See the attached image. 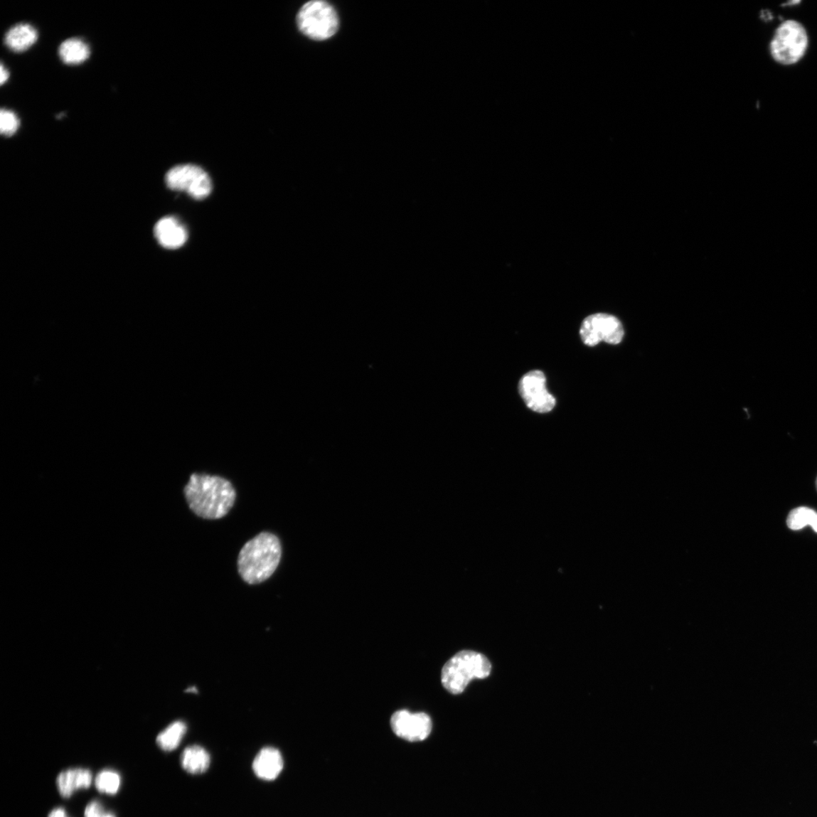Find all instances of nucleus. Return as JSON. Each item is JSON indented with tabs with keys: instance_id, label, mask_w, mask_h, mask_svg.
Here are the masks:
<instances>
[{
	"instance_id": "obj_20",
	"label": "nucleus",
	"mask_w": 817,
	"mask_h": 817,
	"mask_svg": "<svg viewBox=\"0 0 817 817\" xmlns=\"http://www.w3.org/2000/svg\"><path fill=\"white\" fill-rule=\"evenodd\" d=\"M85 817H116L115 815L106 811L102 803L98 801L90 802L85 812Z\"/></svg>"
},
{
	"instance_id": "obj_17",
	"label": "nucleus",
	"mask_w": 817,
	"mask_h": 817,
	"mask_svg": "<svg viewBox=\"0 0 817 817\" xmlns=\"http://www.w3.org/2000/svg\"><path fill=\"white\" fill-rule=\"evenodd\" d=\"M808 525L817 533V513L813 509L799 507L790 512L787 518V525L790 529L798 530Z\"/></svg>"
},
{
	"instance_id": "obj_25",
	"label": "nucleus",
	"mask_w": 817,
	"mask_h": 817,
	"mask_svg": "<svg viewBox=\"0 0 817 817\" xmlns=\"http://www.w3.org/2000/svg\"><path fill=\"white\" fill-rule=\"evenodd\" d=\"M816 489H817V479H816Z\"/></svg>"
},
{
	"instance_id": "obj_4",
	"label": "nucleus",
	"mask_w": 817,
	"mask_h": 817,
	"mask_svg": "<svg viewBox=\"0 0 817 817\" xmlns=\"http://www.w3.org/2000/svg\"><path fill=\"white\" fill-rule=\"evenodd\" d=\"M299 30L309 38L326 41L337 33L338 17L335 9L321 0L305 4L297 16Z\"/></svg>"
},
{
	"instance_id": "obj_11",
	"label": "nucleus",
	"mask_w": 817,
	"mask_h": 817,
	"mask_svg": "<svg viewBox=\"0 0 817 817\" xmlns=\"http://www.w3.org/2000/svg\"><path fill=\"white\" fill-rule=\"evenodd\" d=\"M92 781V775L90 769L75 768L67 769L59 774L56 779V784L60 795L65 799H68L77 790L89 789Z\"/></svg>"
},
{
	"instance_id": "obj_24",
	"label": "nucleus",
	"mask_w": 817,
	"mask_h": 817,
	"mask_svg": "<svg viewBox=\"0 0 817 817\" xmlns=\"http://www.w3.org/2000/svg\"><path fill=\"white\" fill-rule=\"evenodd\" d=\"M186 692L193 693H198L197 689L196 688H194V686H193V688L187 689Z\"/></svg>"
},
{
	"instance_id": "obj_13",
	"label": "nucleus",
	"mask_w": 817,
	"mask_h": 817,
	"mask_svg": "<svg viewBox=\"0 0 817 817\" xmlns=\"http://www.w3.org/2000/svg\"><path fill=\"white\" fill-rule=\"evenodd\" d=\"M38 38V31L28 23H18L6 34L5 43L11 50L16 53L30 48Z\"/></svg>"
},
{
	"instance_id": "obj_22",
	"label": "nucleus",
	"mask_w": 817,
	"mask_h": 817,
	"mask_svg": "<svg viewBox=\"0 0 817 817\" xmlns=\"http://www.w3.org/2000/svg\"><path fill=\"white\" fill-rule=\"evenodd\" d=\"M0 73H1V74H0V75H0V82H1V85H4V82H6L7 81V80L9 79V74L7 69L5 68L4 65H1V70H0Z\"/></svg>"
},
{
	"instance_id": "obj_15",
	"label": "nucleus",
	"mask_w": 817,
	"mask_h": 817,
	"mask_svg": "<svg viewBox=\"0 0 817 817\" xmlns=\"http://www.w3.org/2000/svg\"><path fill=\"white\" fill-rule=\"evenodd\" d=\"M63 63L67 65H79L85 63L90 55L89 46L79 38H70L64 41L58 50Z\"/></svg>"
},
{
	"instance_id": "obj_18",
	"label": "nucleus",
	"mask_w": 817,
	"mask_h": 817,
	"mask_svg": "<svg viewBox=\"0 0 817 817\" xmlns=\"http://www.w3.org/2000/svg\"><path fill=\"white\" fill-rule=\"evenodd\" d=\"M95 785L101 793L115 795L121 786V776L115 771L105 769L97 775L95 779Z\"/></svg>"
},
{
	"instance_id": "obj_14",
	"label": "nucleus",
	"mask_w": 817,
	"mask_h": 817,
	"mask_svg": "<svg viewBox=\"0 0 817 817\" xmlns=\"http://www.w3.org/2000/svg\"><path fill=\"white\" fill-rule=\"evenodd\" d=\"M181 764L185 771L191 774L205 773L210 764L208 752L199 745H192L186 748L181 757Z\"/></svg>"
},
{
	"instance_id": "obj_3",
	"label": "nucleus",
	"mask_w": 817,
	"mask_h": 817,
	"mask_svg": "<svg viewBox=\"0 0 817 817\" xmlns=\"http://www.w3.org/2000/svg\"><path fill=\"white\" fill-rule=\"evenodd\" d=\"M491 671V664L486 657L474 651L464 650L446 663L442 672V683L449 693L459 695L472 680L486 678Z\"/></svg>"
},
{
	"instance_id": "obj_19",
	"label": "nucleus",
	"mask_w": 817,
	"mask_h": 817,
	"mask_svg": "<svg viewBox=\"0 0 817 817\" xmlns=\"http://www.w3.org/2000/svg\"><path fill=\"white\" fill-rule=\"evenodd\" d=\"M19 119L14 112L2 110L0 113V132L6 137L13 136L17 132L19 127Z\"/></svg>"
},
{
	"instance_id": "obj_12",
	"label": "nucleus",
	"mask_w": 817,
	"mask_h": 817,
	"mask_svg": "<svg viewBox=\"0 0 817 817\" xmlns=\"http://www.w3.org/2000/svg\"><path fill=\"white\" fill-rule=\"evenodd\" d=\"M282 756L279 750L267 747L260 751L253 763L254 772L264 780L276 779L283 769Z\"/></svg>"
},
{
	"instance_id": "obj_6",
	"label": "nucleus",
	"mask_w": 817,
	"mask_h": 817,
	"mask_svg": "<svg viewBox=\"0 0 817 817\" xmlns=\"http://www.w3.org/2000/svg\"><path fill=\"white\" fill-rule=\"evenodd\" d=\"M165 182L172 191L185 192L196 200L206 198L212 191L208 173L194 164L175 166L166 174Z\"/></svg>"
},
{
	"instance_id": "obj_9",
	"label": "nucleus",
	"mask_w": 817,
	"mask_h": 817,
	"mask_svg": "<svg viewBox=\"0 0 817 817\" xmlns=\"http://www.w3.org/2000/svg\"><path fill=\"white\" fill-rule=\"evenodd\" d=\"M390 726L398 737L409 742H421L430 735L432 722L424 713H411L407 710H400L390 718Z\"/></svg>"
},
{
	"instance_id": "obj_21",
	"label": "nucleus",
	"mask_w": 817,
	"mask_h": 817,
	"mask_svg": "<svg viewBox=\"0 0 817 817\" xmlns=\"http://www.w3.org/2000/svg\"><path fill=\"white\" fill-rule=\"evenodd\" d=\"M48 817H68V816L63 808H56L50 813Z\"/></svg>"
},
{
	"instance_id": "obj_10",
	"label": "nucleus",
	"mask_w": 817,
	"mask_h": 817,
	"mask_svg": "<svg viewBox=\"0 0 817 817\" xmlns=\"http://www.w3.org/2000/svg\"><path fill=\"white\" fill-rule=\"evenodd\" d=\"M154 233L159 244L169 250H176L182 247L188 239L186 228L173 217L161 219L156 223Z\"/></svg>"
},
{
	"instance_id": "obj_5",
	"label": "nucleus",
	"mask_w": 817,
	"mask_h": 817,
	"mask_svg": "<svg viewBox=\"0 0 817 817\" xmlns=\"http://www.w3.org/2000/svg\"><path fill=\"white\" fill-rule=\"evenodd\" d=\"M808 46L806 30L799 22L788 20L776 29L771 43V53L777 63L791 65L801 60Z\"/></svg>"
},
{
	"instance_id": "obj_16",
	"label": "nucleus",
	"mask_w": 817,
	"mask_h": 817,
	"mask_svg": "<svg viewBox=\"0 0 817 817\" xmlns=\"http://www.w3.org/2000/svg\"><path fill=\"white\" fill-rule=\"evenodd\" d=\"M186 725L183 721H176L161 732L157 737L159 747L167 752L176 749L180 745L186 732Z\"/></svg>"
},
{
	"instance_id": "obj_1",
	"label": "nucleus",
	"mask_w": 817,
	"mask_h": 817,
	"mask_svg": "<svg viewBox=\"0 0 817 817\" xmlns=\"http://www.w3.org/2000/svg\"><path fill=\"white\" fill-rule=\"evenodd\" d=\"M189 508L198 516L219 519L227 516L235 501V491L226 479L193 474L184 488Z\"/></svg>"
},
{
	"instance_id": "obj_23",
	"label": "nucleus",
	"mask_w": 817,
	"mask_h": 817,
	"mask_svg": "<svg viewBox=\"0 0 817 817\" xmlns=\"http://www.w3.org/2000/svg\"><path fill=\"white\" fill-rule=\"evenodd\" d=\"M771 18L772 17L771 16V14H769L768 11H762V19L767 21Z\"/></svg>"
},
{
	"instance_id": "obj_7",
	"label": "nucleus",
	"mask_w": 817,
	"mask_h": 817,
	"mask_svg": "<svg viewBox=\"0 0 817 817\" xmlns=\"http://www.w3.org/2000/svg\"><path fill=\"white\" fill-rule=\"evenodd\" d=\"M580 335L587 346H596L602 341L619 345L624 338V331L617 317L600 313L590 315L584 319Z\"/></svg>"
},
{
	"instance_id": "obj_2",
	"label": "nucleus",
	"mask_w": 817,
	"mask_h": 817,
	"mask_svg": "<svg viewBox=\"0 0 817 817\" xmlns=\"http://www.w3.org/2000/svg\"><path fill=\"white\" fill-rule=\"evenodd\" d=\"M281 557L279 539L271 533H260L246 543L241 550L238 558L239 573L248 584L262 583L275 572Z\"/></svg>"
},
{
	"instance_id": "obj_8",
	"label": "nucleus",
	"mask_w": 817,
	"mask_h": 817,
	"mask_svg": "<svg viewBox=\"0 0 817 817\" xmlns=\"http://www.w3.org/2000/svg\"><path fill=\"white\" fill-rule=\"evenodd\" d=\"M546 377L540 370L530 371L519 382V393L527 407L533 411L546 413L555 406V397L548 392Z\"/></svg>"
}]
</instances>
